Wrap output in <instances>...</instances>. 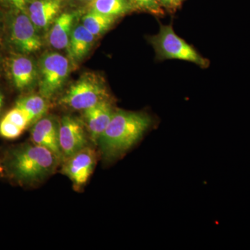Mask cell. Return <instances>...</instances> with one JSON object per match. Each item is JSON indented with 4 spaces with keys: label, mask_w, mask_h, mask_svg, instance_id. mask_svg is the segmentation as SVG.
<instances>
[{
    "label": "cell",
    "mask_w": 250,
    "mask_h": 250,
    "mask_svg": "<svg viewBox=\"0 0 250 250\" xmlns=\"http://www.w3.org/2000/svg\"><path fill=\"white\" fill-rule=\"evenodd\" d=\"M152 124L144 113L118 110L98 143L104 157L108 160L123 156L141 139Z\"/></svg>",
    "instance_id": "obj_1"
},
{
    "label": "cell",
    "mask_w": 250,
    "mask_h": 250,
    "mask_svg": "<svg viewBox=\"0 0 250 250\" xmlns=\"http://www.w3.org/2000/svg\"><path fill=\"white\" fill-rule=\"evenodd\" d=\"M58 159L47 148L34 144L16 151L10 161V167L19 180L39 182L52 173Z\"/></svg>",
    "instance_id": "obj_2"
},
{
    "label": "cell",
    "mask_w": 250,
    "mask_h": 250,
    "mask_svg": "<svg viewBox=\"0 0 250 250\" xmlns=\"http://www.w3.org/2000/svg\"><path fill=\"white\" fill-rule=\"evenodd\" d=\"M149 41L155 50L156 57L160 60L187 61L204 68L209 65V61L202 57L191 45L179 37L171 24H161L159 32L150 36Z\"/></svg>",
    "instance_id": "obj_3"
},
{
    "label": "cell",
    "mask_w": 250,
    "mask_h": 250,
    "mask_svg": "<svg viewBox=\"0 0 250 250\" xmlns=\"http://www.w3.org/2000/svg\"><path fill=\"white\" fill-rule=\"evenodd\" d=\"M7 38L17 54H30L40 50L42 40L26 11L9 10L6 16Z\"/></svg>",
    "instance_id": "obj_4"
},
{
    "label": "cell",
    "mask_w": 250,
    "mask_h": 250,
    "mask_svg": "<svg viewBox=\"0 0 250 250\" xmlns=\"http://www.w3.org/2000/svg\"><path fill=\"white\" fill-rule=\"evenodd\" d=\"M39 93L46 99L52 98L62 89L70 72L68 59L58 52L41 56L39 63Z\"/></svg>",
    "instance_id": "obj_5"
},
{
    "label": "cell",
    "mask_w": 250,
    "mask_h": 250,
    "mask_svg": "<svg viewBox=\"0 0 250 250\" xmlns=\"http://www.w3.org/2000/svg\"><path fill=\"white\" fill-rule=\"evenodd\" d=\"M104 84L98 77L85 75L72 83L59 103L75 110H84L107 100Z\"/></svg>",
    "instance_id": "obj_6"
},
{
    "label": "cell",
    "mask_w": 250,
    "mask_h": 250,
    "mask_svg": "<svg viewBox=\"0 0 250 250\" xmlns=\"http://www.w3.org/2000/svg\"><path fill=\"white\" fill-rule=\"evenodd\" d=\"M10 80L16 89L24 91L39 82L38 64L27 54H16L8 62Z\"/></svg>",
    "instance_id": "obj_7"
},
{
    "label": "cell",
    "mask_w": 250,
    "mask_h": 250,
    "mask_svg": "<svg viewBox=\"0 0 250 250\" xmlns=\"http://www.w3.org/2000/svg\"><path fill=\"white\" fill-rule=\"evenodd\" d=\"M59 146L62 156L68 158L84 149L86 136L82 124L71 116H64L59 126Z\"/></svg>",
    "instance_id": "obj_8"
},
{
    "label": "cell",
    "mask_w": 250,
    "mask_h": 250,
    "mask_svg": "<svg viewBox=\"0 0 250 250\" xmlns=\"http://www.w3.org/2000/svg\"><path fill=\"white\" fill-rule=\"evenodd\" d=\"M62 0H32L29 1L26 12L40 32L47 31L59 16Z\"/></svg>",
    "instance_id": "obj_9"
},
{
    "label": "cell",
    "mask_w": 250,
    "mask_h": 250,
    "mask_svg": "<svg viewBox=\"0 0 250 250\" xmlns=\"http://www.w3.org/2000/svg\"><path fill=\"white\" fill-rule=\"evenodd\" d=\"M68 159L63 167L64 173L75 185H83L89 179L95 167V152L85 147Z\"/></svg>",
    "instance_id": "obj_10"
},
{
    "label": "cell",
    "mask_w": 250,
    "mask_h": 250,
    "mask_svg": "<svg viewBox=\"0 0 250 250\" xmlns=\"http://www.w3.org/2000/svg\"><path fill=\"white\" fill-rule=\"evenodd\" d=\"M59 126L53 118H41L31 130V139L34 144L47 148L60 159L63 156L59 146Z\"/></svg>",
    "instance_id": "obj_11"
},
{
    "label": "cell",
    "mask_w": 250,
    "mask_h": 250,
    "mask_svg": "<svg viewBox=\"0 0 250 250\" xmlns=\"http://www.w3.org/2000/svg\"><path fill=\"white\" fill-rule=\"evenodd\" d=\"M83 111L90 137L95 142H98L116 111L113 109L111 103L105 100Z\"/></svg>",
    "instance_id": "obj_12"
},
{
    "label": "cell",
    "mask_w": 250,
    "mask_h": 250,
    "mask_svg": "<svg viewBox=\"0 0 250 250\" xmlns=\"http://www.w3.org/2000/svg\"><path fill=\"white\" fill-rule=\"evenodd\" d=\"M76 17V14L65 12L59 15L54 21L48 34L49 42L53 48H67Z\"/></svg>",
    "instance_id": "obj_13"
},
{
    "label": "cell",
    "mask_w": 250,
    "mask_h": 250,
    "mask_svg": "<svg viewBox=\"0 0 250 250\" xmlns=\"http://www.w3.org/2000/svg\"><path fill=\"white\" fill-rule=\"evenodd\" d=\"M95 36L82 24L75 25L72 29L67 52L72 60L78 62L85 58L93 47Z\"/></svg>",
    "instance_id": "obj_14"
},
{
    "label": "cell",
    "mask_w": 250,
    "mask_h": 250,
    "mask_svg": "<svg viewBox=\"0 0 250 250\" xmlns=\"http://www.w3.org/2000/svg\"><path fill=\"white\" fill-rule=\"evenodd\" d=\"M15 106L27 116L31 123L42 118L48 108L46 98L41 95H31L21 98L16 102Z\"/></svg>",
    "instance_id": "obj_15"
},
{
    "label": "cell",
    "mask_w": 250,
    "mask_h": 250,
    "mask_svg": "<svg viewBox=\"0 0 250 250\" xmlns=\"http://www.w3.org/2000/svg\"><path fill=\"white\" fill-rule=\"evenodd\" d=\"M89 6L90 11L116 18L128 14L134 8L129 0H95Z\"/></svg>",
    "instance_id": "obj_16"
},
{
    "label": "cell",
    "mask_w": 250,
    "mask_h": 250,
    "mask_svg": "<svg viewBox=\"0 0 250 250\" xmlns=\"http://www.w3.org/2000/svg\"><path fill=\"white\" fill-rule=\"evenodd\" d=\"M116 18L106 16L90 11L82 17V23L87 30L90 31L93 35L96 36L102 35L110 29L115 22Z\"/></svg>",
    "instance_id": "obj_17"
},
{
    "label": "cell",
    "mask_w": 250,
    "mask_h": 250,
    "mask_svg": "<svg viewBox=\"0 0 250 250\" xmlns=\"http://www.w3.org/2000/svg\"><path fill=\"white\" fill-rule=\"evenodd\" d=\"M133 7L138 8L155 15L161 16L164 14V9L159 0H129Z\"/></svg>",
    "instance_id": "obj_18"
},
{
    "label": "cell",
    "mask_w": 250,
    "mask_h": 250,
    "mask_svg": "<svg viewBox=\"0 0 250 250\" xmlns=\"http://www.w3.org/2000/svg\"><path fill=\"white\" fill-rule=\"evenodd\" d=\"M24 130L3 118L0 121V135L5 139H15L22 134Z\"/></svg>",
    "instance_id": "obj_19"
},
{
    "label": "cell",
    "mask_w": 250,
    "mask_h": 250,
    "mask_svg": "<svg viewBox=\"0 0 250 250\" xmlns=\"http://www.w3.org/2000/svg\"><path fill=\"white\" fill-rule=\"evenodd\" d=\"M4 118L8 121L14 123V125H17L20 128L23 130L26 129V128L31 124L30 121H29L27 116L24 114L20 108L15 107L10 110L6 115Z\"/></svg>",
    "instance_id": "obj_20"
},
{
    "label": "cell",
    "mask_w": 250,
    "mask_h": 250,
    "mask_svg": "<svg viewBox=\"0 0 250 250\" xmlns=\"http://www.w3.org/2000/svg\"><path fill=\"white\" fill-rule=\"evenodd\" d=\"M0 2L10 10L26 11L29 0H0Z\"/></svg>",
    "instance_id": "obj_21"
},
{
    "label": "cell",
    "mask_w": 250,
    "mask_h": 250,
    "mask_svg": "<svg viewBox=\"0 0 250 250\" xmlns=\"http://www.w3.org/2000/svg\"><path fill=\"white\" fill-rule=\"evenodd\" d=\"M159 1L161 6H162L163 7L166 8V9L172 10H172L177 7V6H176L174 0H159Z\"/></svg>",
    "instance_id": "obj_22"
},
{
    "label": "cell",
    "mask_w": 250,
    "mask_h": 250,
    "mask_svg": "<svg viewBox=\"0 0 250 250\" xmlns=\"http://www.w3.org/2000/svg\"><path fill=\"white\" fill-rule=\"evenodd\" d=\"M94 1H95V0H82V4L88 5V6H89Z\"/></svg>",
    "instance_id": "obj_23"
},
{
    "label": "cell",
    "mask_w": 250,
    "mask_h": 250,
    "mask_svg": "<svg viewBox=\"0 0 250 250\" xmlns=\"http://www.w3.org/2000/svg\"><path fill=\"white\" fill-rule=\"evenodd\" d=\"M3 102H4V97L1 95V96H0V111H1V107H2Z\"/></svg>",
    "instance_id": "obj_24"
},
{
    "label": "cell",
    "mask_w": 250,
    "mask_h": 250,
    "mask_svg": "<svg viewBox=\"0 0 250 250\" xmlns=\"http://www.w3.org/2000/svg\"><path fill=\"white\" fill-rule=\"evenodd\" d=\"M182 1H183V0H174V1H175L176 6H178L179 5L182 3Z\"/></svg>",
    "instance_id": "obj_25"
},
{
    "label": "cell",
    "mask_w": 250,
    "mask_h": 250,
    "mask_svg": "<svg viewBox=\"0 0 250 250\" xmlns=\"http://www.w3.org/2000/svg\"><path fill=\"white\" fill-rule=\"evenodd\" d=\"M75 1H77V2L82 3V0H75Z\"/></svg>",
    "instance_id": "obj_26"
},
{
    "label": "cell",
    "mask_w": 250,
    "mask_h": 250,
    "mask_svg": "<svg viewBox=\"0 0 250 250\" xmlns=\"http://www.w3.org/2000/svg\"><path fill=\"white\" fill-rule=\"evenodd\" d=\"M0 24H1V18H0Z\"/></svg>",
    "instance_id": "obj_27"
}]
</instances>
